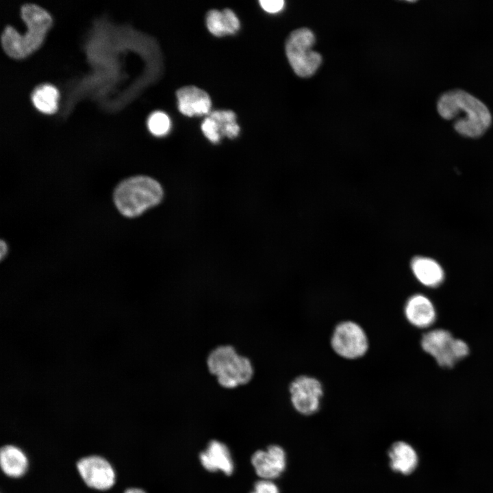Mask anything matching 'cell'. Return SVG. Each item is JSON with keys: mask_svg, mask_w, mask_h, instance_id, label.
Here are the masks:
<instances>
[{"mask_svg": "<svg viewBox=\"0 0 493 493\" xmlns=\"http://www.w3.org/2000/svg\"><path fill=\"white\" fill-rule=\"evenodd\" d=\"M179 112L187 116L210 114L211 99L204 90L193 86L181 88L177 91Z\"/></svg>", "mask_w": 493, "mask_h": 493, "instance_id": "cell-11", "label": "cell"}, {"mask_svg": "<svg viewBox=\"0 0 493 493\" xmlns=\"http://www.w3.org/2000/svg\"><path fill=\"white\" fill-rule=\"evenodd\" d=\"M201 129L204 136L212 142L216 143L221 138L216 123L209 115L202 123Z\"/></svg>", "mask_w": 493, "mask_h": 493, "instance_id": "cell-21", "label": "cell"}, {"mask_svg": "<svg viewBox=\"0 0 493 493\" xmlns=\"http://www.w3.org/2000/svg\"><path fill=\"white\" fill-rule=\"evenodd\" d=\"M202 466L207 471H220L231 475L234 470V463L229 448L218 440H212L199 455Z\"/></svg>", "mask_w": 493, "mask_h": 493, "instance_id": "cell-12", "label": "cell"}, {"mask_svg": "<svg viewBox=\"0 0 493 493\" xmlns=\"http://www.w3.org/2000/svg\"><path fill=\"white\" fill-rule=\"evenodd\" d=\"M315 42L313 33L307 28L293 31L286 42V53L294 71L300 77L312 75L319 67L320 55L312 49Z\"/></svg>", "mask_w": 493, "mask_h": 493, "instance_id": "cell-5", "label": "cell"}, {"mask_svg": "<svg viewBox=\"0 0 493 493\" xmlns=\"http://www.w3.org/2000/svg\"><path fill=\"white\" fill-rule=\"evenodd\" d=\"M291 403L294 409L304 416L318 412L323 396L320 381L309 375L296 377L289 387Z\"/></svg>", "mask_w": 493, "mask_h": 493, "instance_id": "cell-8", "label": "cell"}, {"mask_svg": "<svg viewBox=\"0 0 493 493\" xmlns=\"http://www.w3.org/2000/svg\"><path fill=\"white\" fill-rule=\"evenodd\" d=\"M217 124L221 138H233L238 136L240 127L236 123V116L231 110H215L210 113Z\"/></svg>", "mask_w": 493, "mask_h": 493, "instance_id": "cell-19", "label": "cell"}, {"mask_svg": "<svg viewBox=\"0 0 493 493\" xmlns=\"http://www.w3.org/2000/svg\"><path fill=\"white\" fill-rule=\"evenodd\" d=\"M0 465L5 475L18 478L27 472L28 459L21 448L14 445H5L1 448Z\"/></svg>", "mask_w": 493, "mask_h": 493, "instance_id": "cell-16", "label": "cell"}, {"mask_svg": "<svg viewBox=\"0 0 493 493\" xmlns=\"http://www.w3.org/2000/svg\"><path fill=\"white\" fill-rule=\"evenodd\" d=\"M421 346L442 368L453 367L469 353V347L464 341L454 338L448 331L442 329L425 333Z\"/></svg>", "mask_w": 493, "mask_h": 493, "instance_id": "cell-6", "label": "cell"}, {"mask_svg": "<svg viewBox=\"0 0 493 493\" xmlns=\"http://www.w3.org/2000/svg\"><path fill=\"white\" fill-rule=\"evenodd\" d=\"M333 351L346 359H355L364 356L369 346L367 334L357 323L345 320L338 323L330 340Z\"/></svg>", "mask_w": 493, "mask_h": 493, "instance_id": "cell-7", "label": "cell"}, {"mask_svg": "<svg viewBox=\"0 0 493 493\" xmlns=\"http://www.w3.org/2000/svg\"><path fill=\"white\" fill-rule=\"evenodd\" d=\"M124 493H146V492L141 488H131L127 489Z\"/></svg>", "mask_w": 493, "mask_h": 493, "instance_id": "cell-25", "label": "cell"}, {"mask_svg": "<svg viewBox=\"0 0 493 493\" xmlns=\"http://www.w3.org/2000/svg\"><path fill=\"white\" fill-rule=\"evenodd\" d=\"M411 268L418 281L427 287H437L444 280V273L442 267L431 258L414 257L412 260Z\"/></svg>", "mask_w": 493, "mask_h": 493, "instance_id": "cell-15", "label": "cell"}, {"mask_svg": "<svg viewBox=\"0 0 493 493\" xmlns=\"http://www.w3.org/2000/svg\"><path fill=\"white\" fill-rule=\"evenodd\" d=\"M8 252V246L3 240H1L0 243V257L3 259Z\"/></svg>", "mask_w": 493, "mask_h": 493, "instance_id": "cell-24", "label": "cell"}, {"mask_svg": "<svg viewBox=\"0 0 493 493\" xmlns=\"http://www.w3.org/2000/svg\"><path fill=\"white\" fill-rule=\"evenodd\" d=\"M207 365L218 383L227 389L248 383L254 372L250 359L239 355L230 345L213 349L207 357Z\"/></svg>", "mask_w": 493, "mask_h": 493, "instance_id": "cell-4", "label": "cell"}, {"mask_svg": "<svg viewBox=\"0 0 493 493\" xmlns=\"http://www.w3.org/2000/svg\"><path fill=\"white\" fill-rule=\"evenodd\" d=\"M259 3L264 10L273 14L281 11L284 5L283 0H261Z\"/></svg>", "mask_w": 493, "mask_h": 493, "instance_id": "cell-23", "label": "cell"}, {"mask_svg": "<svg viewBox=\"0 0 493 493\" xmlns=\"http://www.w3.org/2000/svg\"><path fill=\"white\" fill-rule=\"evenodd\" d=\"M388 456L390 468L404 475L411 474L418 465L416 451L409 444L403 441L393 443L388 450Z\"/></svg>", "mask_w": 493, "mask_h": 493, "instance_id": "cell-14", "label": "cell"}, {"mask_svg": "<svg viewBox=\"0 0 493 493\" xmlns=\"http://www.w3.org/2000/svg\"><path fill=\"white\" fill-rule=\"evenodd\" d=\"M250 493H280V491L273 480L261 479L255 483Z\"/></svg>", "mask_w": 493, "mask_h": 493, "instance_id": "cell-22", "label": "cell"}, {"mask_svg": "<svg viewBox=\"0 0 493 493\" xmlns=\"http://www.w3.org/2000/svg\"><path fill=\"white\" fill-rule=\"evenodd\" d=\"M58 92L50 84H42L36 87L31 94L34 106L40 112L52 114L57 109Z\"/></svg>", "mask_w": 493, "mask_h": 493, "instance_id": "cell-18", "label": "cell"}, {"mask_svg": "<svg viewBox=\"0 0 493 493\" xmlns=\"http://www.w3.org/2000/svg\"><path fill=\"white\" fill-rule=\"evenodd\" d=\"M21 14L28 28L26 34L22 36L12 26H7L1 37L4 51L14 58H24L37 49L52 23L49 14L35 4H24Z\"/></svg>", "mask_w": 493, "mask_h": 493, "instance_id": "cell-2", "label": "cell"}, {"mask_svg": "<svg viewBox=\"0 0 493 493\" xmlns=\"http://www.w3.org/2000/svg\"><path fill=\"white\" fill-rule=\"evenodd\" d=\"M438 111L442 118L455 120L457 132L471 138L481 136L492 120L489 110L480 100L460 90L444 94L438 101Z\"/></svg>", "mask_w": 493, "mask_h": 493, "instance_id": "cell-1", "label": "cell"}, {"mask_svg": "<svg viewBox=\"0 0 493 493\" xmlns=\"http://www.w3.org/2000/svg\"><path fill=\"white\" fill-rule=\"evenodd\" d=\"M78 472L84 482L97 490H106L115 483V472L110 463L99 455H90L79 459Z\"/></svg>", "mask_w": 493, "mask_h": 493, "instance_id": "cell-9", "label": "cell"}, {"mask_svg": "<svg viewBox=\"0 0 493 493\" xmlns=\"http://www.w3.org/2000/svg\"><path fill=\"white\" fill-rule=\"evenodd\" d=\"M147 125L153 135L163 136L168 134L170 129V120L165 113L157 111L149 116Z\"/></svg>", "mask_w": 493, "mask_h": 493, "instance_id": "cell-20", "label": "cell"}, {"mask_svg": "<svg viewBox=\"0 0 493 493\" xmlns=\"http://www.w3.org/2000/svg\"><path fill=\"white\" fill-rule=\"evenodd\" d=\"M162 197L163 190L157 181L147 176H136L116 187L114 200L122 214L134 217L158 204Z\"/></svg>", "mask_w": 493, "mask_h": 493, "instance_id": "cell-3", "label": "cell"}, {"mask_svg": "<svg viewBox=\"0 0 493 493\" xmlns=\"http://www.w3.org/2000/svg\"><path fill=\"white\" fill-rule=\"evenodd\" d=\"M206 25L211 34L216 36L234 34L240 28V21L229 9L222 11L212 10L206 16Z\"/></svg>", "mask_w": 493, "mask_h": 493, "instance_id": "cell-17", "label": "cell"}, {"mask_svg": "<svg viewBox=\"0 0 493 493\" xmlns=\"http://www.w3.org/2000/svg\"><path fill=\"white\" fill-rule=\"evenodd\" d=\"M404 314L413 326L423 329L430 327L436 319V312L432 302L425 295L416 294L406 301Z\"/></svg>", "mask_w": 493, "mask_h": 493, "instance_id": "cell-13", "label": "cell"}, {"mask_svg": "<svg viewBox=\"0 0 493 493\" xmlns=\"http://www.w3.org/2000/svg\"><path fill=\"white\" fill-rule=\"evenodd\" d=\"M251 464L255 473L262 479L273 480L285 471L287 457L284 449L277 444L256 451L251 456Z\"/></svg>", "mask_w": 493, "mask_h": 493, "instance_id": "cell-10", "label": "cell"}]
</instances>
